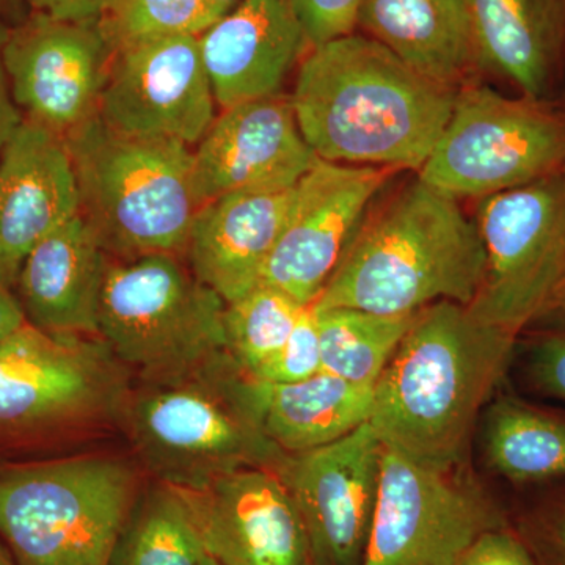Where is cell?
I'll use <instances>...</instances> for the list:
<instances>
[{
	"mask_svg": "<svg viewBox=\"0 0 565 565\" xmlns=\"http://www.w3.org/2000/svg\"><path fill=\"white\" fill-rule=\"evenodd\" d=\"M120 414L141 463L174 489L244 468L277 473L288 455L264 433L256 381L230 352L177 384L128 394Z\"/></svg>",
	"mask_w": 565,
	"mask_h": 565,
	"instance_id": "obj_4",
	"label": "cell"
},
{
	"mask_svg": "<svg viewBox=\"0 0 565 565\" xmlns=\"http://www.w3.org/2000/svg\"><path fill=\"white\" fill-rule=\"evenodd\" d=\"M509 526L504 512L455 471L384 448L363 565H459L479 535Z\"/></svg>",
	"mask_w": 565,
	"mask_h": 565,
	"instance_id": "obj_11",
	"label": "cell"
},
{
	"mask_svg": "<svg viewBox=\"0 0 565 565\" xmlns=\"http://www.w3.org/2000/svg\"><path fill=\"white\" fill-rule=\"evenodd\" d=\"M25 6L24 0H0V24L9 18H18Z\"/></svg>",
	"mask_w": 565,
	"mask_h": 565,
	"instance_id": "obj_39",
	"label": "cell"
},
{
	"mask_svg": "<svg viewBox=\"0 0 565 565\" xmlns=\"http://www.w3.org/2000/svg\"><path fill=\"white\" fill-rule=\"evenodd\" d=\"M321 345L315 303L305 305L291 337L281 351L263 366L253 379L266 384H296L321 373Z\"/></svg>",
	"mask_w": 565,
	"mask_h": 565,
	"instance_id": "obj_30",
	"label": "cell"
},
{
	"mask_svg": "<svg viewBox=\"0 0 565 565\" xmlns=\"http://www.w3.org/2000/svg\"><path fill=\"white\" fill-rule=\"evenodd\" d=\"M356 29L441 87L459 90L479 68L465 0H362Z\"/></svg>",
	"mask_w": 565,
	"mask_h": 565,
	"instance_id": "obj_23",
	"label": "cell"
},
{
	"mask_svg": "<svg viewBox=\"0 0 565 565\" xmlns=\"http://www.w3.org/2000/svg\"><path fill=\"white\" fill-rule=\"evenodd\" d=\"M137 484L111 457L0 468V537L18 565H109Z\"/></svg>",
	"mask_w": 565,
	"mask_h": 565,
	"instance_id": "obj_6",
	"label": "cell"
},
{
	"mask_svg": "<svg viewBox=\"0 0 565 565\" xmlns=\"http://www.w3.org/2000/svg\"><path fill=\"white\" fill-rule=\"evenodd\" d=\"M6 25L0 24V151L3 150L11 136L21 125L22 114L11 96L9 77H7L6 66H3L2 47L7 35Z\"/></svg>",
	"mask_w": 565,
	"mask_h": 565,
	"instance_id": "obj_36",
	"label": "cell"
},
{
	"mask_svg": "<svg viewBox=\"0 0 565 565\" xmlns=\"http://www.w3.org/2000/svg\"><path fill=\"white\" fill-rule=\"evenodd\" d=\"M206 555L188 504L158 482L137 494L109 565H200Z\"/></svg>",
	"mask_w": 565,
	"mask_h": 565,
	"instance_id": "obj_26",
	"label": "cell"
},
{
	"mask_svg": "<svg viewBox=\"0 0 565 565\" xmlns=\"http://www.w3.org/2000/svg\"><path fill=\"white\" fill-rule=\"evenodd\" d=\"M218 20L207 0H114L99 28L115 52L156 36L202 35Z\"/></svg>",
	"mask_w": 565,
	"mask_h": 565,
	"instance_id": "obj_29",
	"label": "cell"
},
{
	"mask_svg": "<svg viewBox=\"0 0 565 565\" xmlns=\"http://www.w3.org/2000/svg\"><path fill=\"white\" fill-rule=\"evenodd\" d=\"M2 57L24 120L65 139L98 115L114 57L99 21H62L32 11L7 29Z\"/></svg>",
	"mask_w": 565,
	"mask_h": 565,
	"instance_id": "obj_12",
	"label": "cell"
},
{
	"mask_svg": "<svg viewBox=\"0 0 565 565\" xmlns=\"http://www.w3.org/2000/svg\"><path fill=\"white\" fill-rule=\"evenodd\" d=\"M516 338L482 322L467 305L419 310L374 386L370 423L384 448L455 471L479 412L508 373Z\"/></svg>",
	"mask_w": 565,
	"mask_h": 565,
	"instance_id": "obj_2",
	"label": "cell"
},
{
	"mask_svg": "<svg viewBox=\"0 0 565 565\" xmlns=\"http://www.w3.org/2000/svg\"><path fill=\"white\" fill-rule=\"evenodd\" d=\"M28 323L20 297L13 286L0 277V343Z\"/></svg>",
	"mask_w": 565,
	"mask_h": 565,
	"instance_id": "obj_37",
	"label": "cell"
},
{
	"mask_svg": "<svg viewBox=\"0 0 565 565\" xmlns=\"http://www.w3.org/2000/svg\"><path fill=\"white\" fill-rule=\"evenodd\" d=\"M537 565H565V494L527 512L512 527Z\"/></svg>",
	"mask_w": 565,
	"mask_h": 565,
	"instance_id": "obj_31",
	"label": "cell"
},
{
	"mask_svg": "<svg viewBox=\"0 0 565 565\" xmlns=\"http://www.w3.org/2000/svg\"><path fill=\"white\" fill-rule=\"evenodd\" d=\"M396 170L321 161L294 189L291 210L262 285L315 303L364 215Z\"/></svg>",
	"mask_w": 565,
	"mask_h": 565,
	"instance_id": "obj_14",
	"label": "cell"
},
{
	"mask_svg": "<svg viewBox=\"0 0 565 565\" xmlns=\"http://www.w3.org/2000/svg\"><path fill=\"white\" fill-rule=\"evenodd\" d=\"M318 156L303 139L288 96L223 109L193 150V191L200 206L239 192L296 188Z\"/></svg>",
	"mask_w": 565,
	"mask_h": 565,
	"instance_id": "obj_16",
	"label": "cell"
},
{
	"mask_svg": "<svg viewBox=\"0 0 565 565\" xmlns=\"http://www.w3.org/2000/svg\"><path fill=\"white\" fill-rule=\"evenodd\" d=\"M121 364L99 337L25 323L0 343V434H39L121 412Z\"/></svg>",
	"mask_w": 565,
	"mask_h": 565,
	"instance_id": "obj_10",
	"label": "cell"
},
{
	"mask_svg": "<svg viewBox=\"0 0 565 565\" xmlns=\"http://www.w3.org/2000/svg\"><path fill=\"white\" fill-rule=\"evenodd\" d=\"M0 565H18L17 561H14L2 546H0Z\"/></svg>",
	"mask_w": 565,
	"mask_h": 565,
	"instance_id": "obj_41",
	"label": "cell"
},
{
	"mask_svg": "<svg viewBox=\"0 0 565 565\" xmlns=\"http://www.w3.org/2000/svg\"><path fill=\"white\" fill-rule=\"evenodd\" d=\"M24 3L55 20L88 22L102 20L114 0H24Z\"/></svg>",
	"mask_w": 565,
	"mask_h": 565,
	"instance_id": "obj_35",
	"label": "cell"
},
{
	"mask_svg": "<svg viewBox=\"0 0 565 565\" xmlns=\"http://www.w3.org/2000/svg\"><path fill=\"white\" fill-rule=\"evenodd\" d=\"M559 84H563V109L565 110V62H564V68L563 74H561V81Z\"/></svg>",
	"mask_w": 565,
	"mask_h": 565,
	"instance_id": "obj_43",
	"label": "cell"
},
{
	"mask_svg": "<svg viewBox=\"0 0 565 565\" xmlns=\"http://www.w3.org/2000/svg\"><path fill=\"white\" fill-rule=\"evenodd\" d=\"M479 68L548 99L565 62V0H465Z\"/></svg>",
	"mask_w": 565,
	"mask_h": 565,
	"instance_id": "obj_22",
	"label": "cell"
},
{
	"mask_svg": "<svg viewBox=\"0 0 565 565\" xmlns=\"http://www.w3.org/2000/svg\"><path fill=\"white\" fill-rule=\"evenodd\" d=\"M207 2H210L215 14H217L218 18H223L228 11H232L241 0H207Z\"/></svg>",
	"mask_w": 565,
	"mask_h": 565,
	"instance_id": "obj_40",
	"label": "cell"
},
{
	"mask_svg": "<svg viewBox=\"0 0 565 565\" xmlns=\"http://www.w3.org/2000/svg\"><path fill=\"white\" fill-rule=\"evenodd\" d=\"M308 46L351 35L356 31L362 0H294Z\"/></svg>",
	"mask_w": 565,
	"mask_h": 565,
	"instance_id": "obj_33",
	"label": "cell"
},
{
	"mask_svg": "<svg viewBox=\"0 0 565 565\" xmlns=\"http://www.w3.org/2000/svg\"><path fill=\"white\" fill-rule=\"evenodd\" d=\"M315 311L323 373L367 386L377 384L416 315L385 316L316 305Z\"/></svg>",
	"mask_w": 565,
	"mask_h": 565,
	"instance_id": "obj_27",
	"label": "cell"
},
{
	"mask_svg": "<svg viewBox=\"0 0 565 565\" xmlns=\"http://www.w3.org/2000/svg\"><path fill=\"white\" fill-rule=\"evenodd\" d=\"M79 214L66 140L22 120L0 151V277L14 288L32 248Z\"/></svg>",
	"mask_w": 565,
	"mask_h": 565,
	"instance_id": "obj_18",
	"label": "cell"
},
{
	"mask_svg": "<svg viewBox=\"0 0 565 565\" xmlns=\"http://www.w3.org/2000/svg\"><path fill=\"white\" fill-rule=\"evenodd\" d=\"M200 35L156 36L114 52L98 117L128 136L195 147L215 117Z\"/></svg>",
	"mask_w": 565,
	"mask_h": 565,
	"instance_id": "obj_13",
	"label": "cell"
},
{
	"mask_svg": "<svg viewBox=\"0 0 565 565\" xmlns=\"http://www.w3.org/2000/svg\"><path fill=\"white\" fill-rule=\"evenodd\" d=\"M561 177H563L564 188H565V163H564L563 170H561Z\"/></svg>",
	"mask_w": 565,
	"mask_h": 565,
	"instance_id": "obj_44",
	"label": "cell"
},
{
	"mask_svg": "<svg viewBox=\"0 0 565 565\" xmlns=\"http://www.w3.org/2000/svg\"><path fill=\"white\" fill-rule=\"evenodd\" d=\"M456 92L353 32L303 55L289 99L321 161L418 173L451 115Z\"/></svg>",
	"mask_w": 565,
	"mask_h": 565,
	"instance_id": "obj_1",
	"label": "cell"
},
{
	"mask_svg": "<svg viewBox=\"0 0 565 565\" xmlns=\"http://www.w3.org/2000/svg\"><path fill=\"white\" fill-rule=\"evenodd\" d=\"M382 456L370 422L333 444L286 455L277 475L302 516L313 565H363Z\"/></svg>",
	"mask_w": 565,
	"mask_h": 565,
	"instance_id": "obj_15",
	"label": "cell"
},
{
	"mask_svg": "<svg viewBox=\"0 0 565 565\" xmlns=\"http://www.w3.org/2000/svg\"><path fill=\"white\" fill-rule=\"evenodd\" d=\"M459 565H537L511 526L486 531L476 539Z\"/></svg>",
	"mask_w": 565,
	"mask_h": 565,
	"instance_id": "obj_34",
	"label": "cell"
},
{
	"mask_svg": "<svg viewBox=\"0 0 565 565\" xmlns=\"http://www.w3.org/2000/svg\"><path fill=\"white\" fill-rule=\"evenodd\" d=\"M204 65L221 109L280 95L310 51L294 0H241L200 35Z\"/></svg>",
	"mask_w": 565,
	"mask_h": 565,
	"instance_id": "obj_19",
	"label": "cell"
},
{
	"mask_svg": "<svg viewBox=\"0 0 565 565\" xmlns=\"http://www.w3.org/2000/svg\"><path fill=\"white\" fill-rule=\"evenodd\" d=\"M525 374L535 392L565 403V321L535 334L526 349Z\"/></svg>",
	"mask_w": 565,
	"mask_h": 565,
	"instance_id": "obj_32",
	"label": "cell"
},
{
	"mask_svg": "<svg viewBox=\"0 0 565 565\" xmlns=\"http://www.w3.org/2000/svg\"><path fill=\"white\" fill-rule=\"evenodd\" d=\"M552 316H565V277L559 288H557L555 296H553L548 308H546L544 318H552Z\"/></svg>",
	"mask_w": 565,
	"mask_h": 565,
	"instance_id": "obj_38",
	"label": "cell"
},
{
	"mask_svg": "<svg viewBox=\"0 0 565 565\" xmlns=\"http://www.w3.org/2000/svg\"><path fill=\"white\" fill-rule=\"evenodd\" d=\"M564 163L563 107L463 85L416 177L452 199L481 200L553 177Z\"/></svg>",
	"mask_w": 565,
	"mask_h": 565,
	"instance_id": "obj_8",
	"label": "cell"
},
{
	"mask_svg": "<svg viewBox=\"0 0 565 565\" xmlns=\"http://www.w3.org/2000/svg\"><path fill=\"white\" fill-rule=\"evenodd\" d=\"M107 264V253L81 214L47 234L18 274V297L28 322L47 333L99 337Z\"/></svg>",
	"mask_w": 565,
	"mask_h": 565,
	"instance_id": "obj_21",
	"label": "cell"
},
{
	"mask_svg": "<svg viewBox=\"0 0 565 565\" xmlns=\"http://www.w3.org/2000/svg\"><path fill=\"white\" fill-rule=\"evenodd\" d=\"M65 140L81 215L107 255L131 259L185 250L200 210L189 145L128 136L109 128L98 115Z\"/></svg>",
	"mask_w": 565,
	"mask_h": 565,
	"instance_id": "obj_5",
	"label": "cell"
},
{
	"mask_svg": "<svg viewBox=\"0 0 565 565\" xmlns=\"http://www.w3.org/2000/svg\"><path fill=\"white\" fill-rule=\"evenodd\" d=\"M256 386L264 433L288 455L340 440L370 422L373 412L374 386L323 371L296 384L256 381Z\"/></svg>",
	"mask_w": 565,
	"mask_h": 565,
	"instance_id": "obj_24",
	"label": "cell"
},
{
	"mask_svg": "<svg viewBox=\"0 0 565 565\" xmlns=\"http://www.w3.org/2000/svg\"><path fill=\"white\" fill-rule=\"evenodd\" d=\"M486 456L490 467L520 486L565 479V416L500 397L487 414Z\"/></svg>",
	"mask_w": 565,
	"mask_h": 565,
	"instance_id": "obj_25",
	"label": "cell"
},
{
	"mask_svg": "<svg viewBox=\"0 0 565 565\" xmlns=\"http://www.w3.org/2000/svg\"><path fill=\"white\" fill-rule=\"evenodd\" d=\"M486 273L476 222L459 200L419 180L364 215L315 305L411 316L438 302L470 305Z\"/></svg>",
	"mask_w": 565,
	"mask_h": 565,
	"instance_id": "obj_3",
	"label": "cell"
},
{
	"mask_svg": "<svg viewBox=\"0 0 565 565\" xmlns=\"http://www.w3.org/2000/svg\"><path fill=\"white\" fill-rule=\"evenodd\" d=\"M174 490L218 564L313 565L302 516L274 470L244 468L202 489Z\"/></svg>",
	"mask_w": 565,
	"mask_h": 565,
	"instance_id": "obj_17",
	"label": "cell"
},
{
	"mask_svg": "<svg viewBox=\"0 0 565 565\" xmlns=\"http://www.w3.org/2000/svg\"><path fill=\"white\" fill-rule=\"evenodd\" d=\"M303 307L267 285L226 303L223 329L230 355L253 377L281 351Z\"/></svg>",
	"mask_w": 565,
	"mask_h": 565,
	"instance_id": "obj_28",
	"label": "cell"
},
{
	"mask_svg": "<svg viewBox=\"0 0 565 565\" xmlns=\"http://www.w3.org/2000/svg\"><path fill=\"white\" fill-rule=\"evenodd\" d=\"M486 273L471 313L519 337L541 321L565 277V188L561 172L476 200Z\"/></svg>",
	"mask_w": 565,
	"mask_h": 565,
	"instance_id": "obj_9",
	"label": "cell"
},
{
	"mask_svg": "<svg viewBox=\"0 0 565 565\" xmlns=\"http://www.w3.org/2000/svg\"><path fill=\"white\" fill-rule=\"evenodd\" d=\"M200 565H221L217 563V561L214 559V557L206 555L203 557L202 563Z\"/></svg>",
	"mask_w": 565,
	"mask_h": 565,
	"instance_id": "obj_42",
	"label": "cell"
},
{
	"mask_svg": "<svg viewBox=\"0 0 565 565\" xmlns=\"http://www.w3.org/2000/svg\"><path fill=\"white\" fill-rule=\"evenodd\" d=\"M294 189L228 193L196 211L184 250L188 264L223 302H233L262 285L288 221Z\"/></svg>",
	"mask_w": 565,
	"mask_h": 565,
	"instance_id": "obj_20",
	"label": "cell"
},
{
	"mask_svg": "<svg viewBox=\"0 0 565 565\" xmlns=\"http://www.w3.org/2000/svg\"><path fill=\"white\" fill-rule=\"evenodd\" d=\"M225 305L177 253L109 262L98 334L145 384H177L228 352Z\"/></svg>",
	"mask_w": 565,
	"mask_h": 565,
	"instance_id": "obj_7",
	"label": "cell"
}]
</instances>
